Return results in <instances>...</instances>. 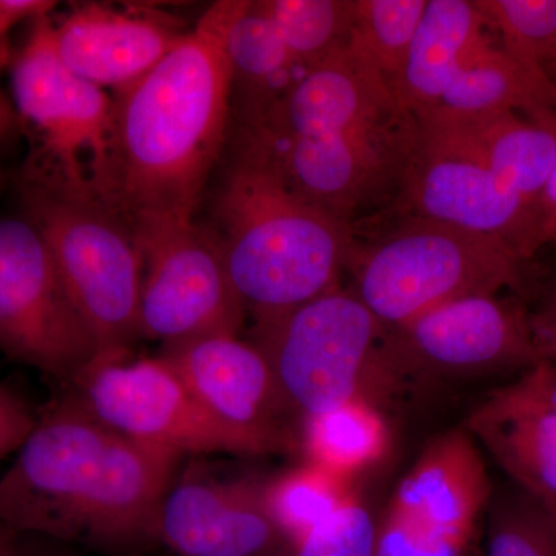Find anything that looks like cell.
I'll return each mask as SVG.
<instances>
[{"label": "cell", "instance_id": "9", "mask_svg": "<svg viewBox=\"0 0 556 556\" xmlns=\"http://www.w3.org/2000/svg\"><path fill=\"white\" fill-rule=\"evenodd\" d=\"M0 350L68 386L98 357L46 241L25 217L0 219Z\"/></svg>", "mask_w": 556, "mask_h": 556}, {"label": "cell", "instance_id": "10", "mask_svg": "<svg viewBox=\"0 0 556 556\" xmlns=\"http://www.w3.org/2000/svg\"><path fill=\"white\" fill-rule=\"evenodd\" d=\"M50 17L33 22L11 61L13 104L40 139V159L98 189L108 174L115 102L62 61Z\"/></svg>", "mask_w": 556, "mask_h": 556}, {"label": "cell", "instance_id": "34", "mask_svg": "<svg viewBox=\"0 0 556 556\" xmlns=\"http://www.w3.org/2000/svg\"><path fill=\"white\" fill-rule=\"evenodd\" d=\"M548 244L556 247V160L538 204L535 251Z\"/></svg>", "mask_w": 556, "mask_h": 556}, {"label": "cell", "instance_id": "1", "mask_svg": "<svg viewBox=\"0 0 556 556\" xmlns=\"http://www.w3.org/2000/svg\"><path fill=\"white\" fill-rule=\"evenodd\" d=\"M249 3H212L160 64L116 91L108 174L94 190L134 229L193 219L228 127L229 31Z\"/></svg>", "mask_w": 556, "mask_h": 556}, {"label": "cell", "instance_id": "20", "mask_svg": "<svg viewBox=\"0 0 556 556\" xmlns=\"http://www.w3.org/2000/svg\"><path fill=\"white\" fill-rule=\"evenodd\" d=\"M466 430L556 526V409L526 375L490 394Z\"/></svg>", "mask_w": 556, "mask_h": 556}, {"label": "cell", "instance_id": "4", "mask_svg": "<svg viewBox=\"0 0 556 556\" xmlns=\"http://www.w3.org/2000/svg\"><path fill=\"white\" fill-rule=\"evenodd\" d=\"M21 195L24 217L93 334L97 358L127 356L141 336L142 255L134 226L90 182L70 181L39 155L25 167Z\"/></svg>", "mask_w": 556, "mask_h": 556}, {"label": "cell", "instance_id": "12", "mask_svg": "<svg viewBox=\"0 0 556 556\" xmlns=\"http://www.w3.org/2000/svg\"><path fill=\"white\" fill-rule=\"evenodd\" d=\"M397 190L409 217L501 241L525 260L536 254V208L501 185L478 161L427 141L419 129Z\"/></svg>", "mask_w": 556, "mask_h": 556}, {"label": "cell", "instance_id": "36", "mask_svg": "<svg viewBox=\"0 0 556 556\" xmlns=\"http://www.w3.org/2000/svg\"><path fill=\"white\" fill-rule=\"evenodd\" d=\"M532 329L541 361L556 364V314L543 313L533 317Z\"/></svg>", "mask_w": 556, "mask_h": 556}, {"label": "cell", "instance_id": "35", "mask_svg": "<svg viewBox=\"0 0 556 556\" xmlns=\"http://www.w3.org/2000/svg\"><path fill=\"white\" fill-rule=\"evenodd\" d=\"M10 64L9 35L0 28V144L14 137L20 127V115L2 89V73Z\"/></svg>", "mask_w": 556, "mask_h": 556}, {"label": "cell", "instance_id": "30", "mask_svg": "<svg viewBox=\"0 0 556 556\" xmlns=\"http://www.w3.org/2000/svg\"><path fill=\"white\" fill-rule=\"evenodd\" d=\"M378 521L354 497L308 535L285 541L273 556H375Z\"/></svg>", "mask_w": 556, "mask_h": 556}, {"label": "cell", "instance_id": "14", "mask_svg": "<svg viewBox=\"0 0 556 556\" xmlns=\"http://www.w3.org/2000/svg\"><path fill=\"white\" fill-rule=\"evenodd\" d=\"M396 367L437 372H486L533 367L541 361L532 318L497 295H470L420 314L387 331Z\"/></svg>", "mask_w": 556, "mask_h": 556}, {"label": "cell", "instance_id": "25", "mask_svg": "<svg viewBox=\"0 0 556 556\" xmlns=\"http://www.w3.org/2000/svg\"><path fill=\"white\" fill-rule=\"evenodd\" d=\"M428 0H353L346 47L393 86Z\"/></svg>", "mask_w": 556, "mask_h": 556}, {"label": "cell", "instance_id": "21", "mask_svg": "<svg viewBox=\"0 0 556 556\" xmlns=\"http://www.w3.org/2000/svg\"><path fill=\"white\" fill-rule=\"evenodd\" d=\"M484 17L468 0H428L404 68L394 84L413 115L437 108L471 58L489 46Z\"/></svg>", "mask_w": 556, "mask_h": 556}, {"label": "cell", "instance_id": "27", "mask_svg": "<svg viewBox=\"0 0 556 556\" xmlns=\"http://www.w3.org/2000/svg\"><path fill=\"white\" fill-rule=\"evenodd\" d=\"M252 5L273 22L302 70L346 47L353 0H260Z\"/></svg>", "mask_w": 556, "mask_h": 556}, {"label": "cell", "instance_id": "13", "mask_svg": "<svg viewBox=\"0 0 556 556\" xmlns=\"http://www.w3.org/2000/svg\"><path fill=\"white\" fill-rule=\"evenodd\" d=\"M247 127L283 137L401 134L416 130L417 119L378 70L343 47L249 112Z\"/></svg>", "mask_w": 556, "mask_h": 556}, {"label": "cell", "instance_id": "3", "mask_svg": "<svg viewBox=\"0 0 556 556\" xmlns=\"http://www.w3.org/2000/svg\"><path fill=\"white\" fill-rule=\"evenodd\" d=\"M217 222L230 281L255 321L338 289L353 254L348 223L302 199L244 142L219 190Z\"/></svg>", "mask_w": 556, "mask_h": 556}, {"label": "cell", "instance_id": "28", "mask_svg": "<svg viewBox=\"0 0 556 556\" xmlns=\"http://www.w3.org/2000/svg\"><path fill=\"white\" fill-rule=\"evenodd\" d=\"M501 49L519 64L548 76L556 62V0H475Z\"/></svg>", "mask_w": 556, "mask_h": 556}, {"label": "cell", "instance_id": "22", "mask_svg": "<svg viewBox=\"0 0 556 556\" xmlns=\"http://www.w3.org/2000/svg\"><path fill=\"white\" fill-rule=\"evenodd\" d=\"M430 112L453 116L504 112L546 115L556 113V87L548 76L525 67L490 42L471 58Z\"/></svg>", "mask_w": 556, "mask_h": 556}, {"label": "cell", "instance_id": "2", "mask_svg": "<svg viewBox=\"0 0 556 556\" xmlns=\"http://www.w3.org/2000/svg\"><path fill=\"white\" fill-rule=\"evenodd\" d=\"M179 459L104 426L70 393L36 417L0 478V526L105 551L159 543Z\"/></svg>", "mask_w": 556, "mask_h": 556}, {"label": "cell", "instance_id": "5", "mask_svg": "<svg viewBox=\"0 0 556 556\" xmlns=\"http://www.w3.org/2000/svg\"><path fill=\"white\" fill-rule=\"evenodd\" d=\"M281 404L300 420L350 402H371V378L396 369L387 328L354 292L334 289L269 320L255 321Z\"/></svg>", "mask_w": 556, "mask_h": 556}, {"label": "cell", "instance_id": "40", "mask_svg": "<svg viewBox=\"0 0 556 556\" xmlns=\"http://www.w3.org/2000/svg\"><path fill=\"white\" fill-rule=\"evenodd\" d=\"M548 78H551L552 83H554V86L556 87V62L552 65V68L548 70Z\"/></svg>", "mask_w": 556, "mask_h": 556}, {"label": "cell", "instance_id": "11", "mask_svg": "<svg viewBox=\"0 0 556 556\" xmlns=\"http://www.w3.org/2000/svg\"><path fill=\"white\" fill-rule=\"evenodd\" d=\"M417 129L401 134L283 137L247 127L243 142L273 164L302 199L348 223L354 212L399 189Z\"/></svg>", "mask_w": 556, "mask_h": 556}, {"label": "cell", "instance_id": "33", "mask_svg": "<svg viewBox=\"0 0 556 556\" xmlns=\"http://www.w3.org/2000/svg\"><path fill=\"white\" fill-rule=\"evenodd\" d=\"M56 5L58 2L51 0H0V28L9 35L21 22L49 17Z\"/></svg>", "mask_w": 556, "mask_h": 556}, {"label": "cell", "instance_id": "15", "mask_svg": "<svg viewBox=\"0 0 556 556\" xmlns=\"http://www.w3.org/2000/svg\"><path fill=\"white\" fill-rule=\"evenodd\" d=\"M161 356L201 404L247 438L258 455L287 447L289 415L268 362L254 343L239 336H207L164 346Z\"/></svg>", "mask_w": 556, "mask_h": 556}, {"label": "cell", "instance_id": "18", "mask_svg": "<svg viewBox=\"0 0 556 556\" xmlns=\"http://www.w3.org/2000/svg\"><path fill=\"white\" fill-rule=\"evenodd\" d=\"M416 119L420 137L478 161L538 212L556 160V113L453 116L430 112Z\"/></svg>", "mask_w": 556, "mask_h": 556}, {"label": "cell", "instance_id": "6", "mask_svg": "<svg viewBox=\"0 0 556 556\" xmlns=\"http://www.w3.org/2000/svg\"><path fill=\"white\" fill-rule=\"evenodd\" d=\"M525 262L501 241L409 217L348 263L356 298L394 329L453 300L517 288Z\"/></svg>", "mask_w": 556, "mask_h": 556}, {"label": "cell", "instance_id": "32", "mask_svg": "<svg viewBox=\"0 0 556 556\" xmlns=\"http://www.w3.org/2000/svg\"><path fill=\"white\" fill-rule=\"evenodd\" d=\"M35 422L36 417L20 399L0 386V460L21 448Z\"/></svg>", "mask_w": 556, "mask_h": 556}, {"label": "cell", "instance_id": "38", "mask_svg": "<svg viewBox=\"0 0 556 556\" xmlns=\"http://www.w3.org/2000/svg\"><path fill=\"white\" fill-rule=\"evenodd\" d=\"M16 533L0 526V556H17Z\"/></svg>", "mask_w": 556, "mask_h": 556}, {"label": "cell", "instance_id": "31", "mask_svg": "<svg viewBox=\"0 0 556 556\" xmlns=\"http://www.w3.org/2000/svg\"><path fill=\"white\" fill-rule=\"evenodd\" d=\"M467 546L386 510L378 521L375 556H466Z\"/></svg>", "mask_w": 556, "mask_h": 556}, {"label": "cell", "instance_id": "24", "mask_svg": "<svg viewBox=\"0 0 556 556\" xmlns=\"http://www.w3.org/2000/svg\"><path fill=\"white\" fill-rule=\"evenodd\" d=\"M228 53L233 84L239 83L248 97V113L276 101L306 72L292 60L273 22L252 2L230 28Z\"/></svg>", "mask_w": 556, "mask_h": 556}, {"label": "cell", "instance_id": "23", "mask_svg": "<svg viewBox=\"0 0 556 556\" xmlns=\"http://www.w3.org/2000/svg\"><path fill=\"white\" fill-rule=\"evenodd\" d=\"M302 424L308 463L339 477L350 478L386 452V420L375 404L364 399L309 417Z\"/></svg>", "mask_w": 556, "mask_h": 556}, {"label": "cell", "instance_id": "19", "mask_svg": "<svg viewBox=\"0 0 556 556\" xmlns=\"http://www.w3.org/2000/svg\"><path fill=\"white\" fill-rule=\"evenodd\" d=\"M490 503L492 482L481 450L464 428L427 445L399 482L387 510L468 544Z\"/></svg>", "mask_w": 556, "mask_h": 556}, {"label": "cell", "instance_id": "17", "mask_svg": "<svg viewBox=\"0 0 556 556\" xmlns=\"http://www.w3.org/2000/svg\"><path fill=\"white\" fill-rule=\"evenodd\" d=\"M188 31L160 11L102 3H84L53 28L62 61L80 78L115 91L148 75Z\"/></svg>", "mask_w": 556, "mask_h": 556}, {"label": "cell", "instance_id": "7", "mask_svg": "<svg viewBox=\"0 0 556 556\" xmlns=\"http://www.w3.org/2000/svg\"><path fill=\"white\" fill-rule=\"evenodd\" d=\"M134 230L142 255L141 336L164 346L239 336L247 309L230 281L215 229L189 219Z\"/></svg>", "mask_w": 556, "mask_h": 556}, {"label": "cell", "instance_id": "26", "mask_svg": "<svg viewBox=\"0 0 556 556\" xmlns=\"http://www.w3.org/2000/svg\"><path fill=\"white\" fill-rule=\"evenodd\" d=\"M266 504L285 540L308 535L348 506V478L308 463L265 482Z\"/></svg>", "mask_w": 556, "mask_h": 556}, {"label": "cell", "instance_id": "37", "mask_svg": "<svg viewBox=\"0 0 556 556\" xmlns=\"http://www.w3.org/2000/svg\"><path fill=\"white\" fill-rule=\"evenodd\" d=\"M533 387L540 391L541 396L556 409V364L551 361L536 362L525 372Z\"/></svg>", "mask_w": 556, "mask_h": 556}, {"label": "cell", "instance_id": "29", "mask_svg": "<svg viewBox=\"0 0 556 556\" xmlns=\"http://www.w3.org/2000/svg\"><path fill=\"white\" fill-rule=\"evenodd\" d=\"M484 556H556V526L522 493L500 501L490 511Z\"/></svg>", "mask_w": 556, "mask_h": 556}, {"label": "cell", "instance_id": "16", "mask_svg": "<svg viewBox=\"0 0 556 556\" xmlns=\"http://www.w3.org/2000/svg\"><path fill=\"white\" fill-rule=\"evenodd\" d=\"M285 541L257 479L192 471L161 503L159 543L178 556H273Z\"/></svg>", "mask_w": 556, "mask_h": 556}, {"label": "cell", "instance_id": "8", "mask_svg": "<svg viewBox=\"0 0 556 556\" xmlns=\"http://www.w3.org/2000/svg\"><path fill=\"white\" fill-rule=\"evenodd\" d=\"M73 396L104 426L172 455H258L192 393L163 356L94 358L70 386Z\"/></svg>", "mask_w": 556, "mask_h": 556}, {"label": "cell", "instance_id": "39", "mask_svg": "<svg viewBox=\"0 0 556 556\" xmlns=\"http://www.w3.org/2000/svg\"><path fill=\"white\" fill-rule=\"evenodd\" d=\"M544 313L556 314V287L554 288V291H552L551 298L547 300V305L546 309H544Z\"/></svg>", "mask_w": 556, "mask_h": 556}]
</instances>
